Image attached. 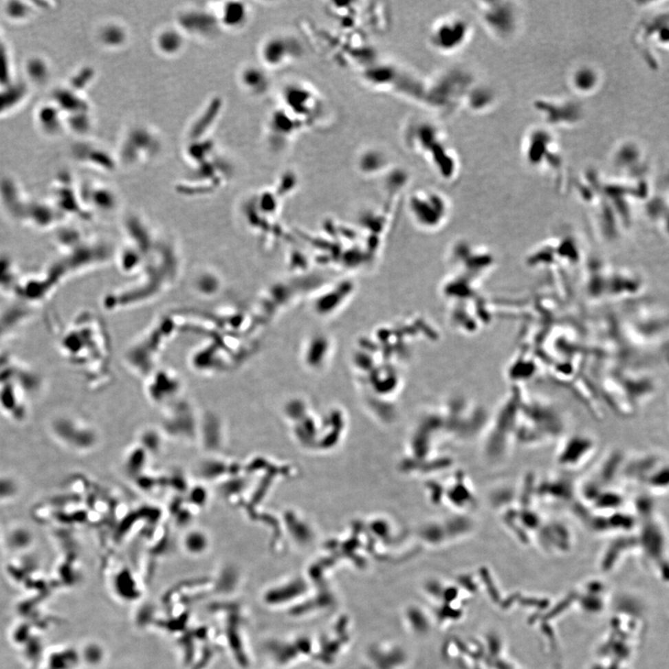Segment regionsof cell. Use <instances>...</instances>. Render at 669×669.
I'll use <instances>...</instances> for the list:
<instances>
[{
    "instance_id": "9a60e30c",
    "label": "cell",
    "mask_w": 669,
    "mask_h": 669,
    "mask_svg": "<svg viewBox=\"0 0 669 669\" xmlns=\"http://www.w3.org/2000/svg\"><path fill=\"white\" fill-rule=\"evenodd\" d=\"M157 44L163 54L173 55L184 47V38L177 29H165L158 35Z\"/></svg>"
},
{
    "instance_id": "277c9868",
    "label": "cell",
    "mask_w": 669,
    "mask_h": 669,
    "mask_svg": "<svg viewBox=\"0 0 669 669\" xmlns=\"http://www.w3.org/2000/svg\"><path fill=\"white\" fill-rule=\"evenodd\" d=\"M621 477L626 482L644 485L655 494L666 493L668 489V462L654 453L639 454L624 460Z\"/></svg>"
},
{
    "instance_id": "8fae6325",
    "label": "cell",
    "mask_w": 669,
    "mask_h": 669,
    "mask_svg": "<svg viewBox=\"0 0 669 669\" xmlns=\"http://www.w3.org/2000/svg\"><path fill=\"white\" fill-rule=\"evenodd\" d=\"M181 29L198 36H213L218 31L219 23L217 16L201 10L182 12L179 17Z\"/></svg>"
},
{
    "instance_id": "52a82bcc",
    "label": "cell",
    "mask_w": 669,
    "mask_h": 669,
    "mask_svg": "<svg viewBox=\"0 0 669 669\" xmlns=\"http://www.w3.org/2000/svg\"><path fill=\"white\" fill-rule=\"evenodd\" d=\"M284 102L287 108L285 111L305 127L314 125L321 118L325 105L318 92L303 84L287 87L284 91Z\"/></svg>"
},
{
    "instance_id": "5b68a950",
    "label": "cell",
    "mask_w": 669,
    "mask_h": 669,
    "mask_svg": "<svg viewBox=\"0 0 669 669\" xmlns=\"http://www.w3.org/2000/svg\"><path fill=\"white\" fill-rule=\"evenodd\" d=\"M472 35L469 21L460 15H446L435 21L428 31V43L438 54L449 55L460 52Z\"/></svg>"
},
{
    "instance_id": "2e32d148",
    "label": "cell",
    "mask_w": 669,
    "mask_h": 669,
    "mask_svg": "<svg viewBox=\"0 0 669 669\" xmlns=\"http://www.w3.org/2000/svg\"><path fill=\"white\" fill-rule=\"evenodd\" d=\"M387 164V158L380 151H366L361 155L359 160L360 171L363 173H372L382 171Z\"/></svg>"
},
{
    "instance_id": "9c48e42d",
    "label": "cell",
    "mask_w": 669,
    "mask_h": 669,
    "mask_svg": "<svg viewBox=\"0 0 669 669\" xmlns=\"http://www.w3.org/2000/svg\"><path fill=\"white\" fill-rule=\"evenodd\" d=\"M576 485L565 475H551L533 482L535 501L544 503L562 504L573 501L576 496Z\"/></svg>"
},
{
    "instance_id": "3957f363",
    "label": "cell",
    "mask_w": 669,
    "mask_h": 669,
    "mask_svg": "<svg viewBox=\"0 0 669 669\" xmlns=\"http://www.w3.org/2000/svg\"><path fill=\"white\" fill-rule=\"evenodd\" d=\"M520 400V393H512V396L497 410L489 435L488 456L490 459L501 462L516 446Z\"/></svg>"
},
{
    "instance_id": "7a4b0ae2",
    "label": "cell",
    "mask_w": 669,
    "mask_h": 669,
    "mask_svg": "<svg viewBox=\"0 0 669 669\" xmlns=\"http://www.w3.org/2000/svg\"><path fill=\"white\" fill-rule=\"evenodd\" d=\"M411 127L406 134L409 147L423 155L441 175L453 176L457 171L456 155L444 141L441 129L428 122L417 123Z\"/></svg>"
},
{
    "instance_id": "30bf717a",
    "label": "cell",
    "mask_w": 669,
    "mask_h": 669,
    "mask_svg": "<svg viewBox=\"0 0 669 669\" xmlns=\"http://www.w3.org/2000/svg\"><path fill=\"white\" fill-rule=\"evenodd\" d=\"M301 54L303 50L297 39L284 35L272 36L261 50L263 62L272 68H280L298 59Z\"/></svg>"
},
{
    "instance_id": "ba28073f",
    "label": "cell",
    "mask_w": 669,
    "mask_h": 669,
    "mask_svg": "<svg viewBox=\"0 0 669 669\" xmlns=\"http://www.w3.org/2000/svg\"><path fill=\"white\" fill-rule=\"evenodd\" d=\"M478 10L483 23L492 35L505 39L516 32L519 25V12L513 4L485 2Z\"/></svg>"
},
{
    "instance_id": "7c38bea8",
    "label": "cell",
    "mask_w": 669,
    "mask_h": 669,
    "mask_svg": "<svg viewBox=\"0 0 669 669\" xmlns=\"http://www.w3.org/2000/svg\"><path fill=\"white\" fill-rule=\"evenodd\" d=\"M571 84L578 94H593L600 85V73L592 66H579L571 76Z\"/></svg>"
},
{
    "instance_id": "8992f818",
    "label": "cell",
    "mask_w": 669,
    "mask_h": 669,
    "mask_svg": "<svg viewBox=\"0 0 669 669\" xmlns=\"http://www.w3.org/2000/svg\"><path fill=\"white\" fill-rule=\"evenodd\" d=\"M557 448L556 463L566 472L583 469L593 459L597 450L596 439L585 433H573L560 438Z\"/></svg>"
},
{
    "instance_id": "4fadbf2b",
    "label": "cell",
    "mask_w": 669,
    "mask_h": 669,
    "mask_svg": "<svg viewBox=\"0 0 669 669\" xmlns=\"http://www.w3.org/2000/svg\"><path fill=\"white\" fill-rule=\"evenodd\" d=\"M248 17V10L244 3L229 2L224 4L221 10V14L217 16L219 25L227 28L237 29L245 25Z\"/></svg>"
},
{
    "instance_id": "5bb4252c",
    "label": "cell",
    "mask_w": 669,
    "mask_h": 669,
    "mask_svg": "<svg viewBox=\"0 0 669 669\" xmlns=\"http://www.w3.org/2000/svg\"><path fill=\"white\" fill-rule=\"evenodd\" d=\"M241 81L244 88L252 94H263L269 88L268 76L256 66L245 68L242 73Z\"/></svg>"
},
{
    "instance_id": "6da1fadb",
    "label": "cell",
    "mask_w": 669,
    "mask_h": 669,
    "mask_svg": "<svg viewBox=\"0 0 669 669\" xmlns=\"http://www.w3.org/2000/svg\"><path fill=\"white\" fill-rule=\"evenodd\" d=\"M565 419L554 404L520 393L516 446L536 448L563 437Z\"/></svg>"
}]
</instances>
